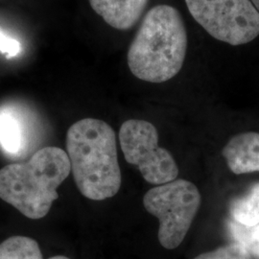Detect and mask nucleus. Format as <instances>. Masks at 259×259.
<instances>
[{
    "mask_svg": "<svg viewBox=\"0 0 259 259\" xmlns=\"http://www.w3.org/2000/svg\"><path fill=\"white\" fill-rule=\"evenodd\" d=\"M187 52V32L178 10L166 4L149 10L130 45L127 62L139 80L160 83L183 68Z\"/></svg>",
    "mask_w": 259,
    "mask_h": 259,
    "instance_id": "obj_1",
    "label": "nucleus"
},
{
    "mask_svg": "<svg viewBox=\"0 0 259 259\" xmlns=\"http://www.w3.org/2000/svg\"><path fill=\"white\" fill-rule=\"evenodd\" d=\"M75 184L88 199L103 201L118 193L122 183L115 133L105 121L84 118L66 134Z\"/></svg>",
    "mask_w": 259,
    "mask_h": 259,
    "instance_id": "obj_2",
    "label": "nucleus"
},
{
    "mask_svg": "<svg viewBox=\"0 0 259 259\" xmlns=\"http://www.w3.org/2000/svg\"><path fill=\"white\" fill-rule=\"evenodd\" d=\"M70 171L69 157L63 149H39L27 162L0 169V198L27 218H44L59 198L57 188Z\"/></svg>",
    "mask_w": 259,
    "mask_h": 259,
    "instance_id": "obj_3",
    "label": "nucleus"
},
{
    "mask_svg": "<svg viewBox=\"0 0 259 259\" xmlns=\"http://www.w3.org/2000/svg\"><path fill=\"white\" fill-rule=\"evenodd\" d=\"M145 209L159 221L158 240L167 250L178 248L189 231L201 204L197 186L185 180L157 185L143 198Z\"/></svg>",
    "mask_w": 259,
    "mask_h": 259,
    "instance_id": "obj_4",
    "label": "nucleus"
},
{
    "mask_svg": "<svg viewBox=\"0 0 259 259\" xmlns=\"http://www.w3.org/2000/svg\"><path fill=\"white\" fill-rule=\"evenodd\" d=\"M192 18L211 37L231 46L259 36V12L251 0H185Z\"/></svg>",
    "mask_w": 259,
    "mask_h": 259,
    "instance_id": "obj_5",
    "label": "nucleus"
},
{
    "mask_svg": "<svg viewBox=\"0 0 259 259\" xmlns=\"http://www.w3.org/2000/svg\"><path fill=\"white\" fill-rule=\"evenodd\" d=\"M119 141L127 162L138 167L149 184L164 185L179 176L176 160L166 149L158 146V134L152 123L125 121L119 131Z\"/></svg>",
    "mask_w": 259,
    "mask_h": 259,
    "instance_id": "obj_6",
    "label": "nucleus"
},
{
    "mask_svg": "<svg viewBox=\"0 0 259 259\" xmlns=\"http://www.w3.org/2000/svg\"><path fill=\"white\" fill-rule=\"evenodd\" d=\"M223 157L234 174L259 172L258 133L249 132L234 136L223 149Z\"/></svg>",
    "mask_w": 259,
    "mask_h": 259,
    "instance_id": "obj_7",
    "label": "nucleus"
},
{
    "mask_svg": "<svg viewBox=\"0 0 259 259\" xmlns=\"http://www.w3.org/2000/svg\"><path fill=\"white\" fill-rule=\"evenodd\" d=\"M30 124L14 107L0 109V147L6 154L19 157L30 145Z\"/></svg>",
    "mask_w": 259,
    "mask_h": 259,
    "instance_id": "obj_8",
    "label": "nucleus"
},
{
    "mask_svg": "<svg viewBox=\"0 0 259 259\" xmlns=\"http://www.w3.org/2000/svg\"><path fill=\"white\" fill-rule=\"evenodd\" d=\"M93 11L107 24L117 30L134 27L142 16L149 0H89Z\"/></svg>",
    "mask_w": 259,
    "mask_h": 259,
    "instance_id": "obj_9",
    "label": "nucleus"
},
{
    "mask_svg": "<svg viewBox=\"0 0 259 259\" xmlns=\"http://www.w3.org/2000/svg\"><path fill=\"white\" fill-rule=\"evenodd\" d=\"M233 222L245 227L259 224V183L253 185L246 196L235 200L231 207Z\"/></svg>",
    "mask_w": 259,
    "mask_h": 259,
    "instance_id": "obj_10",
    "label": "nucleus"
},
{
    "mask_svg": "<svg viewBox=\"0 0 259 259\" xmlns=\"http://www.w3.org/2000/svg\"><path fill=\"white\" fill-rule=\"evenodd\" d=\"M0 259H44L36 240L26 236H12L0 244Z\"/></svg>",
    "mask_w": 259,
    "mask_h": 259,
    "instance_id": "obj_11",
    "label": "nucleus"
},
{
    "mask_svg": "<svg viewBox=\"0 0 259 259\" xmlns=\"http://www.w3.org/2000/svg\"><path fill=\"white\" fill-rule=\"evenodd\" d=\"M230 229L236 243L243 245L250 254L259 257V224L245 227L237 223H230Z\"/></svg>",
    "mask_w": 259,
    "mask_h": 259,
    "instance_id": "obj_12",
    "label": "nucleus"
},
{
    "mask_svg": "<svg viewBox=\"0 0 259 259\" xmlns=\"http://www.w3.org/2000/svg\"><path fill=\"white\" fill-rule=\"evenodd\" d=\"M194 259H250V253L243 245L235 242L202 253Z\"/></svg>",
    "mask_w": 259,
    "mask_h": 259,
    "instance_id": "obj_13",
    "label": "nucleus"
},
{
    "mask_svg": "<svg viewBox=\"0 0 259 259\" xmlns=\"http://www.w3.org/2000/svg\"><path fill=\"white\" fill-rule=\"evenodd\" d=\"M0 52L9 59L15 58L21 52L20 42L0 30Z\"/></svg>",
    "mask_w": 259,
    "mask_h": 259,
    "instance_id": "obj_14",
    "label": "nucleus"
},
{
    "mask_svg": "<svg viewBox=\"0 0 259 259\" xmlns=\"http://www.w3.org/2000/svg\"><path fill=\"white\" fill-rule=\"evenodd\" d=\"M48 259H70L68 258V257H66V256H64V255H56V256H52V257H50V258Z\"/></svg>",
    "mask_w": 259,
    "mask_h": 259,
    "instance_id": "obj_15",
    "label": "nucleus"
},
{
    "mask_svg": "<svg viewBox=\"0 0 259 259\" xmlns=\"http://www.w3.org/2000/svg\"><path fill=\"white\" fill-rule=\"evenodd\" d=\"M251 2L253 3L254 7L256 8V10L259 12V0H251Z\"/></svg>",
    "mask_w": 259,
    "mask_h": 259,
    "instance_id": "obj_16",
    "label": "nucleus"
}]
</instances>
